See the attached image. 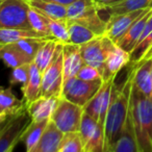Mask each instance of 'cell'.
I'll return each mask as SVG.
<instances>
[{"label":"cell","instance_id":"obj_23","mask_svg":"<svg viewBox=\"0 0 152 152\" xmlns=\"http://www.w3.org/2000/svg\"><path fill=\"white\" fill-rule=\"evenodd\" d=\"M152 46V14L148 19L139 42L130 52V63H140Z\"/></svg>","mask_w":152,"mask_h":152},{"label":"cell","instance_id":"obj_17","mask_svg":"<svg viewBox=\"0 0 152 152\" xmlns=\"http://www.w3.org/2000/svg\"><path fill=\"white\" fill-rule=\"evenodd\" d=\"M58 98L57 97H39L34 101L26 105V112L34 122H40L44 120H50Z\"/></svg>","mask_w":152,"mask_h":152},{"label":"cell","instance_id":"obj_39","mask_svg":"<svg viewBox=\"0 0 152 152\" xmlns=\"http://www.w3.org/2000/svg\"><path fill=\"white\" fill-rule=\"evenodd\" d=\"M120 1H122V0H112V3H110V5H112V4H115V3L120 2Z\"/></svg>","mask_w":152,"mask_h":152},{"label":"cell","instance_id":"obj_37","mask_svg":"<svg viewBox=\"0 0 152 152\" xmlns=\"http://www.w3.org/2000/svg\"><path fill=\"white\" fill-rule=\"evenodd\" d=\"M45 1H52V2H56V3H59V4L69 7V5H71L72 3H74L75 1H77V0H45Z\"/></svg>","mask_w":152,"mask_h":152},{"label":"cell","instance_id":"obj_11","mask_svg":"<svg viewBox=\"0 0 152 152\" xmlns=\"http://www.w3.org/2000/svg\"><path fill=\"white\" fill-rule=\"evenodd\" d=\"M116 78L110 80L102 81L101 87L94 95V97L83 106V112L94 118L96 121L101 123L104 126L106 112L110 106V98H112L113 86H114Z\"/></svg>","mask_w":152,"mask_h":152},{"label":"cell","instance_id":"obj_33","mask_svg":"<svg viewBox=\"0 0 152 152\" xmlns=\"http://www.w3.org/2000/svg\"><path fill=\"white\" fill-rule=\"evenodd\" d=\"M49 39H37V38H30V39H24V40L18 41L16 43H13L22 53L31 58L34 61V57L36 56L37 52L40 49V47L44 44V42Z\"/></svg>","mask_w":152,"mask_h":152},{"label":"cell","instance_id":"obj_34","mask_svg":"<svg viewBox=\"0 0 152 152\" xmlns=\"http://www.w3.org/2000/svg\"><path fill=\"white\" fill-rule=\"evenodd\" d=\"M29 65L30 64L20 66V67L12 69V73L10 75V79H9L10 86L12 88L15 85H18V83L24 85L26 83V80L28 78V75H29Z\"/></svg>","mask_w":152,"mask_h":152},{"label":"cell","instance_id":"obj_36","mask_svg":"<svg viewBox=\"0 0 152 152\" xmlns=\"http://www.w3.org/2000/svg\"><path fill=\"white\" fill-rule=\"evenodd\" d=\"M92 1H93L94 4L96 5L97 10L104 9V7L110 5V3H112V0H92Z\"/></svg>","mask_w":152,"mask_h":152},{"label":"cell","instance_id":"obj_16","mask_svg":"<svg viewBox=\"0 0 152 152\" xmlns=\"http://www.w3.org/2000/svg\"><path fill=\"white\" fill-rule=\"evenodd\" d=\"M152 10L148 7L132 24L130 27L127 29V31L124 34V36L116 43V45H118L119 47H121L122 49H124L125 51L130 52L132 51V49L134 48V46L137 45V43L139 42L140 38H141L143 30L145 28V25L147 23L148 19L151 16Z\"/></svg>","mask_w":152,"mask_h":152},{"label":"cell","instance_id":"obj_22","mask_svg":"<svg viewBox=\"0 0 152 152\" xmlns=\"http://www.w3.org/2000/svg\"><path fill=\"white\" fill-rule=\"evenodd\" d=\"M30 7L37 10L40 13L57 20H67L68 7L52 1L45 0H26Z\"/></svg>","mask_w":152,"mask_h":152},{"label":"cell","instance_id":"obj_21","mask_svg":"<svg viewBox=\"0 0 152 152\" xmlns=\"http://www.w3.org/2000/svg\"><path fill=\"white\" fill-rule=\"evenodd\" d=\"M150 0H122L120 2L108 5L104 9L98 10L99 15H106L105 21L112 15H121V14L131 13L134 11H140L149 7Z\"/></svg>","mask_w":152,"mask_h":152},{"label":"cell","instance_id":"obj_38","mask_svg":"<svg viewBox=\"0 0 152 152\" xmlns=\"http://www.w3.org/2000/svg\"><path fill=\"white\" fill-rule=\"evenodd\" d=\"M103 152H114V150H113V146L105 145V147H104V151H103Z\"/></svg>","mask_w":152,"mask_h":152},{"label":"cell","instance_id":"obj_10","mask_svg":"<svg viewBox=\"0 0 152 152\" xmlns=\"http://www.w3.org/2000/svg\"><path fill=\"white\" fill-rule=\"evenodd\" d=\"M114 46L115 43L110 38L106 36H99L80 45L79 50L85 64L97 68L100 73H102L105 59Z\"/></svg>","mask_w":152,"mask_h":152},{"label":"cell","instance_id":"obj_9","mask_svg":"<svg viewBox=\"0 0 152 152\" xmlns=\"http://www.w3.org/2000/svg\"><path fill=\"white\" fill-rule=\"evenodd\" d=\"M101 85L102 80L86 81L73 77L64 83L61 97L83 107L97 93Z\"/></svg>","mask_w":152,"mask_h":152},{"label":"cell","instance_id":"obj_1","mask_svg":"<svg viewBox=\"0 0 152 152\" xmlns=\"http://www.w3.org/2000/svg\"><path fill=\"white\" fill-rule=\"evenodd\" d=\"M132 80L133 64L132 68L128 72L123 83L118 86L115 81L113 86L112 98H110V106L106 112L105 121H104L105 145L114 147V144L116 143L125 127L129 115V107H130Z\"/></svg>","mask_w":152,"mask_h":152},{"label":"cell","instance_id":"obj_42","mask_svg":"<svg viewBox=\"0 0 152 152\" xmlns=\"http://www.w3.org/2000/svg\"><path fill=\"white\" fill-rule=\"evenodd\" d=\"M3 1H4V0H0V7H1V4H2Z\"/></svg>","mask_w":152,"mask_h":152},{"label":"cell","instance_id":"obj_12","mask_svg":"<svg viewBox=\"0 0 152 152\" xmlns=\"http://www.w3.org/2000/svg\"><path fill=\"white\" fill-rule=\"evenodd\" d=\"M148 9V7H147ZM147 9L134 11L131 13L121 14V15H112L106 21V29L104 36L110 38L116 44L127 31L131 24L144 13Z\"/></svg>","mask_w":152,"mask_h":152},{"label":"cell","instance_id":"obj_26","mask_svg":"<svg viewBox=\"0 0 152 152\" xmlns=\"http://www.w3.org/2000/svg\"><path fill=\"white\" fill-rule=\"evenodd\" d=\"M49 39L32 29H18V28H5L0 29V45L13 44L24 39Z\"/></svg>","mask_w":152,"mask_h":152},{"label":"cell","instance_id":"obj_18","mask_svg":"<svg viewBox=\"0 0 152 152\" xmlns=\"http://www.w3.org/2000/svg\"><path fill=\"white\" fill-rule=\"evenodd\" d=\"M63 135V133L53 125V123L49 121L39 142L29 151L26 152H58Z\"/></svg>","mask_w":152,"mask_h":152},{"label":"cell","instance_id":"obj_28","mask_svg":"<svg viewBox=\"0 0 152 152\" xmlns=\"http://www.w3.org/2000/svg\"><path fill=\"white\" fill-rule=\"evenodd\" d=\"M58 42L52 39H49L44 42V44L40 47V49L37 52L36 56L34 57L32 63L39 68L41 72H44L46 68L49 66L53 58V55L56 50V47Z\"/></svg>","mask_w":152,"mask_h":152},{"label":"cell","instance_id":"obj_20","mask_svg":"<svg viewBox=\"0 0 152 152\" xmlns=\"http://www.w3.org/2000/svg\"><path fill=\"white\" fill-rule=\"evenodd\" d=\"M26 105L23 100L18 99L13 93L12 87L0 89V117L7 119L24 110Z\"/></svg>","mask_w":152,"mask_h":152},{"label":"cell","instance_id":"obj_45","mask_svg":"<svg viewBox=\"0 0 152 152\" xmlns=\"http://www.w3.org/2000/svg\"><path fill=\"white\" fill-rule=\"evenodd\" d=\"M0 49H1V45H0Z\"/></svg>","mask_w":152,"mask_h":152},{"label":"cell","instance_id":"obj_25","mask_svg":"<svg viewBox=\"0 0 152 152\" xmlns=\"http://www.w3.org/2000/svg\"><path fill=\"white\" fill-rule=\"evenodd\" d=\"M113 150H114V152H139L132 125H131L130 119H129V115L124 129L121 132L120 137H118L116 143L114 144Z\"/></svg>","mask_w":152,"mask_h":152},{"label":"cell","instance_id":"obj_6","mask_svg":"<svg viewBox=\"0 0 152 152\" xmlns=\"http://www.w3.org/2000/svg\"><path fill=\"white\" fill-rule=\"evenodd\" d=\"M26 0H4L0 7V29H31Z\"/></svg>","mask_w":152,"mask_h":152},{"label":"cell","instance_id":"obj_30","mask_svg":"<svg viewBox=\"0 0 152 152\" xmlns=\"http://www.w3.org/2000/svg\"><path fill=\"white\" fill-rule=\"evenodd\" d=\"M43 15H44V14H43ZM44 16H45V19H46L47 25H48L51 38L64 45L70 44L67 20L52 19V18L48 17V16H46V15H44Z\"/></svg>","mask_w":152,"mask_h":152},{"label":"cell","instance_id":"obj_41","mask_svg":"<svg viewBox=\"0 0 152 152\" xmlns=\"http://www.w3.org/2000/svg\"><path fill=\"white\" fill-rule=\"evenodd\" d=\"M4 122V121H1L0 120V128H1V126H2V123Z\"/></svg>","mask_w":152,"mask_h":152},{"label":"cell","instance_id":"obj_43","mask_svg":"<svg viewBox=\"0 0 152 152\" xmlns=\"http://www.w3.org/2000/svg\"><path fill=\"white\" fill-rule=\"evenodd\" d=\"M0 120H1V121H5L7 119H3V118H1V117H0Z\"/></svg>","mask_w":152,"mask_h":152},{"label":"cell","instance_id":"obj_32","mask_svg":"<svg viewBox=\"0 0 152 152\" xmlns=\"http://www.w3.org/2000/svg\"><path fill=\"white\" fill-rule=\"evenodd\" d=\"M58 152H83V143L78 132H69L63 135Z\"/></svg>","mask_w":152,"mask_h":152},{"label":"cell","instance_id":"obj_7","mask_svg":"<svg viewBox=\"0 0 152 152\" xmlns=\"http://www.w3.org/2000/svg\"><path fill=\"white\" fill-rule=\"evenodd\" d=\"M31 122L26 108L19 114L10 117L4 125L0 128V152H12L26 127Z\"/></svg>","mask_w":152,"mask_h":152},{"label":"cell","instance_id":"obj_27","mask_svg":"<svg viewBox=\"0 0 152 152\" xmlns=\"http://www.w3.org/2000/svg\"><path fill=\"white\" fill-rule=\"evenodd\" d=\"M50 120H44L40 121V122H31L29 123L26 129L23 131L21 135V140L20 142H23L25 145L26 151H29L34 145L39 142V140L41 139L43 132L46 129L47 125H48Z\"/></svg>","mask_w":152,"mask_h":152},{"label":"cell","instance_id":"obj_24","mask_svg":"<svg viewBox=\"0 0 152 152\" xmlns=\"http://www.w3.org/2000/svg\"><path fill=\"white\" fill-rule=\"evenodd\" d=\"M0 59L7 67L14 69L23 65L32 63V59L22 53L14 44H7L1 46L0 49Z\"/></svg>","mask_w":152,"mask_h":152},{"label":"cell","instance_id":"obj_13","mask_svg":"<svg viewBox=\"0 0 152 152\" xmlns=\"http://www.w3.org/2000/svg\"><path fill=\"white\" fill-rule=\"evenodd\" d=\"M128 64H130V54L118 45L115 44L104 63L102 70V81L116 78L117 74L123 70Z\"/></svg>","mask_w":152,"mask_h":152},{"label":"cell","instance_id":"obj_3","mask_svg":"<svg viewBox=\"0 0 152 152\" xmlns=\"http://www.w3.org/2000/svg\"><path fill=\"white\" fill-rule=\"evenodd\" d=\"M67 21L86 26L96 36H104L106 22L100 17L98 10L92 0H77L68 7Z\"/></svg>","mask_w":152,"mask_h":152},{"label":"cell","instance_id":"obj_35","mask_svg":"<svg viewBox=\"0 0 152 152\" xmlns=\"http://www.w3.org/2000/svg\"><path fill=\"white\" fill-rule=\"evenodd\" d=\"M76 77L81 80L86 81H99L102 80V76L100 71L97 68L93 67L88 64H83V66L80 68Z\"/></svg>","mask_w":152,"mask_h":152},{"label":"cell","instance_id":"obj_8","mask_svg":"<svg viewBox=\"0 0 152 152\" xmlns=\"http://www.w3.org/2000/svg\"><path fill=\"white\" fill-rule=\"evenodd\" d=\"M83 152H103L105 147L104 126L83 112L78 131Z\"/></svg>","mask_w":152,"mask_h":152},{"label":"cell","instance_id":"obj_15","mask_svg":"<svg viewBox=\"0 0 152 152\" xmlns=\"http://www.w3.org/2000/svg\"><path fill=\"white\" fill-rule=\"evenodd\" d=\"M85 61L80 54L79 46L73 44H65L63 46V74L64 83L76 77ZM64 85V83H63Z\"/></svg>","mask_w":152,"mask_h":152},{"label":"cell","instance_id":"obj_2","mask_svg":"<svg viewBox=\"0 0 152 152\" xmlns=\"http://www.w3.org/2000/svg\"><path fill=\"white\" fill-rule=\"evenodd\" d=\"M129 119L139 152H152V100L131 90Z\"/></svg>","mask_w":152,"mask_h":152},{"label":"cell","instance_id":"obj_31","mask_svg":"<svg viewBox=\"0 0 152 152\" xmlns=\"http://www.w3.org/2000/svg\"><path fill=\"white\" fill-rule=\"evenodd\" d=\"M28 19H29V23H30V26H31L32 30L43 34V36L46 37V38L52 39L50 36V32H49V28H48V25H47L45 16L43 15L42 13H40L39 11H37V10L29 7Z\"/></svg>","mask_w":152,"mask_h":152},{"label":"cell","instance_id":"obj_44","mask_svg":"<svg viewBox=\"0 0 152 152\" xmlns=\"http://www.w3.org/2000/svg\"><path fill=\"white\" fill-rule=\"evenodd\" d=\"M150 58H152V57H150ZM151 78H152V64H151Z\"/></svg>","mask_w":152,"mask_h":152},{"label":"cell","instance_id":"obj_29","mask_svg":"<svg viewBox=\"0 0 152 152\" xmlns=\"http://www.w3.org/2000/svg\"><path fill=\"white\" fill-rule=\"evenodd\" d=\"M67 25L68 31H69L70 44L80 46V45L88 43L89 41L98 37L89 28H87L86 26L81 25L79 23H76V22L67 21Z\"/></svg>","mask_w":152,"mask_h":152},{"label":"cell","instance_id":"obj_40","mask_svg":"<svg viewBox=\"0 0 152 152\" xmlns=\"http://www.w3.org/2000/svg\"><path fill=\"white\" fill-rule=\"evenodd\" d=\"M149 9L152 10V0H150V3H149Z\"/></svg>","mask_w":152,"mask_h":152},{"label":"cell","instance_id":"obj_4","mask_svg":"<svg viewBox=\"0 0 152 152\" xmlns=\"http://www.w3.org/2000/svg\"><path fill=\"white\" fill-rule=\"evenodd\" d=\"M83 114V108L81 106L76 105L75 103L63 97H59L50 121L63 134L78 132Z\"/></svg>","mask_w":152,"mask_h":152},{"label":"cell","instance_id":"obj_5","mask_svg":"<svg viewBox=\"0 0 152 152\" xmlns=\"http://www.w3.org/2000/svg\"><path fill=\"white\" fill-rule=\"evenodd\" d=\"M63 46L58 43L53 58L49 66L42 73L41 96L43 97H57L61 95L64 83L63 74Z\"/></svg>","mask_w":152,"mask_h":152},{"label":"cell","instance_id":"obj_19","mask_svg":"<svg viewBox=\"0 0 152 152\" xmlns=\"http://www.w3.org/2000/svg\"><path fill=\"white\" fill-rule=\"evenodd\" d=\"M41 85H42V72L34 63L29 65V75L24 85H22V94L25 105L41 97Z\"/></svg>","mask_w":152,"mask_h":152},{"label":"cell","instance_id":"obj_14","mask_svg":"<svg viewBox=\"0 0 152 152\" xmlns=\"http://www.w3.org/2000/svg\"><path fill=\"white\" fill-rule=\"evenodd\" d=\"M133 64L132 86L140 94L152 100V78L151 64L152 58L143 59Z\"/></svg>","mask_w":152,"mask_h":152}]
</instances>
